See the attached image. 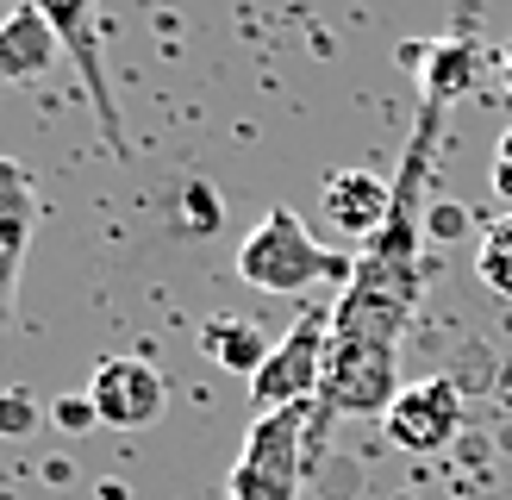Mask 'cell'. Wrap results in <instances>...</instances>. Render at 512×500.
Listing matches in <instances>:
<instances>
[{
  "label": "cell",
  "instance_id": "cell-9",
  "mask_svg": "<svg viewBox=\"0 0 512 500\" xmlns=\"http://www.w3.org/2000/svg\"><path fill=\"white\" fill-rule=\"evenodd\" d=\"M319 213L331 219V232L369 244L394 213V182H381L375 169H331L319 188Z\"/></svg>",
  "mask_w": 512,
  "mask_h": 500
},
{
  "label": "cell",
  "instance_id": "cell-5",
  "mask_svg": "<svg viewBox=\"0 0 512 500\" xmlns=\"http://www.w3.org/2000/svg\"><path fill=\"white\" fill-rule=\"evenodd\" d=\"M32 7L57 25V38L69 50L75 75L94 100V119H100V138L113 144V157H125V119H119V100H113V75L107 57H100V25H94V0H32Z\"/></svg>",
  "mask_w": 512,
  "mask_h": 500
},
{
  "label": "cell",
  "instance_id": "cell-15",
  "mask_svg": "<svg viewBox=\"0 0 512 500\" xmlns=\"http://www.w3.org/2000/svg\"><path fill=\"white\" fill-rule=\"evenodd\" d=\"M50 419H57L63 432H88V425H100V413H94V400H88V394H57Z\"/></svg>",
  "mask_w": 512,
  "mask_h": 500
},
{
  "label": "cell",
  "instance_id": "cell-2",
  "mask_svg": "<svg viewBox=\"0 0 512 500\" xmlns=\"http://www.w3.org/2000/svg\"><path fill=\"white\" fill-rule=\"evenodd\" d=\"M325 275H350L331 250L300 225V213L269 207L250 225V238L238 244V282L256 294H306Z\"/></svg>",
  "mask_w": 512,
  "mask_h": 500
},
{
  "label": "cell",
  "instance_id": "cell-1",
  "mask_svg": "<svg viewBox=\"0 0 512 500\" xmlns=\"http://www.w3.org/2000/svg\"><path fill=\"white\" fill-rule=\"evenodd\" d=\"M444 138V100H419V125L406 138V157L394 175V213L350 263L344 294L331 307V350H325V419H375L400 394V338L413 325L425 294V182Z\"/></svg>",
  "mask_w": 512,
  "mask_h": 500
},
{
  "label": "cell",
  "instance_id": "cell-4",
  "mask_svg": "<svg viewBox=\"0 0 512 500\" xmlns=\"http://www.w3.org/2000/svg\"><path fill=\"white\" fill-rule=\"evenodd\" d=\"M325 350H331V313H325V307L300 313L288 332L275 338L269 363L250 375V400H256V413H275V407H313L319 388H325Z\"/></svg>",
  "mask_w": 512,
  "mask_h": 500
},
{
  "label": "cell",
  "instance_id": "cell-13",
  "mask_svg": "<svg viewBox=\"0 0 512 500\" xmlns=\"http://www.w3.org/2000/svg\"><path fill=\"white\" fill-rule=\"evenodd\" d=\"M475 275H481V282H488L500 300H512V213L494 219L488 232H481V244H475Z\"/></svg>",
  "mask_w": 512,
  "mask_h": 500
},
{
  "label": "cell",
  "instance_id": "cell-3",
  "mask_svg": "<svg viewBox=\"0 0 512 500\" xmlns=\"http://www.w3.org/2000/svg\"><path fill=\"white\" fill-rule=\"evenodd\" d=\"M306 419L313 407H275L256 413L244 450L232 475H225V494L232 500H294L300 494V469H306Z\"/></svg>",
  "mask_w": 512,
  "mask_h": 500
},
{
  "label": "cell",
  "instance_id": "cell-10",
  "mask_svg": "<svg viewBox=\"0 0 512 500\" xmlns=\"http://www.w3.org/2000/svg\"><path fill=\"white\" fill-rule=\"evenodd\" d=\"M57 57H69L57 25H50L32 0H19V7L0 19V88H19V82H38V75L57 69Z\"/></svg>",
  "mask_w": 512,
  "mask_h": 500
},
{
  "label": "cell",
  "instance_id": "cell-18",
  "mask_svg": "<svg viewBox=\"0 0 512 500\" xmlns=\"http://www.w3.org/2000/svg\"><path fill=\"white\" fill-rule=\"evenodd\" d=\"M500 82L512 88V38H506V50H500Z\"/></svg>",
  "mask_w": 512,
  "mask_h": 500
},
{
  "label": "cell",
  "instance_id": "cell-17",
  "mask_svg": "<svg viewBox=\"0 0 512 500\" xmlns=\"http://www.w3.org/2000/svg\"><path fill=\"white\" fill-rule=\"evenodd\" d=\"M425 225H431V232H438V238H456V232H463V213H456V207H444V200H438V207H425Z\"/></svg>",
  "mask_w": 512,
  "mask_h": 500
},
{
  "label": "cell",
  "instance_id": "cell-14",
  "mask_svg": "<svg viewBox=\"0 0 512 500\" xmlns=\"http://www.w3.org/2000/svg\"><path fill=\"white\" fill-rule=\"evenodd\" d=\"M32 425H38V400L25 388H7L0 394V438H25Z\"/></svg>",
  "mask_w": 512,
  "mask_h": 500
},
{
  "label": "cell",
  "instance_id": "cell-11",
  "mask_svg": "<svg viewBox=\"0 0 512 500\" xmlns=\"http://www.w3.org/2000/svg\"><path fill=\"white\" fill-rule=\"evenodd\" d=\"M200 350H207V357L219 363V369H232V375H250L269 363V338H263V325L256 319H244V313H213L207 325H200Z\"/></svg>",
  "mask_w": 512,
  "mask_h": 500
},
{
  "label": "cell",
  "instance_id": "cell-6",
  "mask_svg": "<svg viewBox=\"0 0 512 500\" xmlns=\"http://www.w3.org/2000/svg\"><path fill=\"white\" fill-rule=\"evenodd\" d=\"M381 432L413 457H438L463 432V388L450 375H425V382H406L394 394V407L381 413Z\"/></svg>",
  "mask_w": 512,
  "mask_h": 500
},
{
  "label": "cell",
  "instance_id": "cell-7",
  "mask_svg": "<svg viewBox=\"0 0 512 500\" xmlns=\"http://www.w3.org/2000/svg\"><path fill=\"white\" fill-rule=\"evenodd\" d=\"M88 400H94L100 425H113V432H144V425L163 419L169 382H163V369L150 357H107V363H94Z\"/></svg>",
  "mask_w": 512,
  "mask_h": 500
},
{
  "label": "cell",
  "instance_id": "cell-8",
  "mask_svg": "<svg viewBox=\"0 0 512 500\" xmlns=\"http://www.w3.org/2000/svg\"><path fill=\"white\" fill-rule=\"evenodd\" d=\"M32 225H38L32 169L0 157V332L13 325V307H19V269H25V250H32Z\"/></svg>",
  "mask_w": 512,
  "mask_h": 500
},
{
  "label": "cell",
  "instance_id": "cell-12",
  "mask_svg": "<svg viewBox=\"0 0 512 500\" xmlns=\"http://www.w3.org/2000/svg\"><path fill=\"white\" fill-rule=\"evenodd\" d=\"M406 57L419 63V88H425V100H444V107L475 82V44H463V38H444V44H406Z\"/></svg>",
  "mask_w": 512,
  "mask_h": 500
},
{
  "label": "cell",
  "instance_id": "cell-16",
  "mask_svg": "<svg viewBox=\"0 0 512 500\" xmlns=\"http://www.w3.org/2000/svg\"><path fill=\"white\" fill-rule=\"evenodd\" d=\"M494 194L512 207V132H500V150H494Z\"/></svg>",
  "mask_w": 512,
  "mask_h": 500
}]
</instances>
